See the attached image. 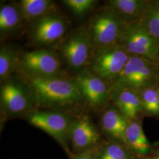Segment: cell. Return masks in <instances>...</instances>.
<instances>
[{"mask_svg":"<svg viewBox=\"0 0 159 159\" xmlns=\"http://www.w3.org/2000/svg\"><path fill=\"white\" fill-rule=\"evenodd\" d=\"M93 54L91 71L109 80L117 79L131 56L120 44L96 48Z\"/></svg>","mask_w":159,"mask_h":159,"instance_id":"obj_4","label":"cell"},{"mask_svg":"<svg viewBox=\"0 0 159 159\" xmlns=\"http://www.w3.org/2000/svg\"><path fill=\"white\" fill-rule=\"evenodd\" d=\"M23 18L18 4H4L0 8L1 36L11 34L20 26Z\"/></svg>","mask_w":159,"mask_h":159,"instance_id":"obj_18","label":"cell"},{"mask_svg":"<svg viewBox=\"0 0 159 159\" xmlns=\"http://www.w3.org/2000/svg\"><path fill=\"white\" fill-rule=\"evenodd\" d=\"M137 91L132 89H125L116 92L117 109L129 121L134 120L142 110L141 96Z\"/></svg>","mask_w":159,"mask_h":159,"instance_id":"obj_14","label":"cell"},{"mask_svg":"<svg viewBox=\"0 0 159 159\" xmlns=\"http://www.w3.org/2000/svg\"><path fill=\"white\" fill-rule=\"evenodd\" d=\"M119 44L130 56L144 57L159 63V47L138 20L127 23Z\"/></svg>","mask_w":159,"mask_h":159,"instance_id":"obj_3","label":"cell"},{"mask_svg":"<svg viewBox=\"0 0 159 159\" xmlns=\"http://www.w3.org/2000/svg\"><path fill=\"white\" fill-rule=\"evenodd\" d=\"M74 81L83 97L91 105L100 106L106 101L110 90L103 80L90 70L83 69Z\"/></svg>","mask_w":159,"mask_h":159,"instance_id":"obj_10","label":"cell"},{"mask_svg":"<svg viewBox=\"0 0 159 159\" xmlns=\"http://www.w3.org/2000/svg\"><path fill=\"white\" fill-rule=\"evenodd\" d=\"M94 148H93L81 152L72 159H97V152L95 151Z\"/></svg>","mask_w":159,"mask_h":159,"instance_id":"obj_24","label":"cell"},{"mask_svg":"<svg viewBox=\"0 0 159 159\" xmlns=\"http://www.w3.org/2000/svg\"><path fill=\"white\" fill-rule=\"evenodd\" d=\"M97 159H130L129 151L119 142L107 144L97 152Z\"/></svg>","mask_w":159,"mask_h":159,"instance_id":"obj_22","label":"cell"},{"mask_svg":"<svg viewBox=\"0 0 159 159\" xmlns=\"http://www.w3.org/2000/svg\"><path fill=\"white\" fill-rule=\"evenodd\" d=\"M158 78H159V76H158Z\"/></svg>","mask_w":159,"mask_h":159,"instance_id":"obj_27","label":"cell"},{"mask_svg":"<svg viewBox=\"0 0 159 159\" xmlns=\"http://www.w3.org/2000/svg\"><path fill=\"white\" fill-rule=\"evenodd\" d=\"M93 47L88 30H81L64 41L61 47V53L68 67L80 72L90 62Z\"/></svg>","mask_w":159,"mask_h":159,"instance_id":"obj_7","label":"cell"},{"mask_svg":"<svg viewBox=\"0 0 159 159\" xmlns=\"http://www.w3.org/2000/svg\"><path fill=\"white\" fill-rule=\"evenodd\" d=\"M21 54L11 46H4L0 50V80L2 83L9 79L11 74L18 68Z\"/></svg>","mask_w":159,"mask_h":159,"instance_id":"obj_20","label":"cell"},{"mask_svg":"<svg viewBox=\"0 0 159 159\" xmlns=\"http://www.w3.org/2000/svg\"><path fill=\"white\" fill-rule=\"evenodd\" d=\"M68 24L63 16L53 13L34 21L30 37L34 44L47 46L61 39L67 32Z\"/></svg>","mask_w":159,"mask_h":159,"instance_id":"obj_9","label":"cell"},{"mask_svg":"<svg viewBox=\"0 0 159 159\" xmlns=\"http://www.w3.org/2000/svg\"><path fill=\"white\" fill-rule=\"evenodd\" d=\"M18 69L23 75L35 77H59L61 64L53 51L39 49L21 54Z\"/></svg>","mask_w":159,"mask_h":159,"instance_id":"obj_5","label":"cell"},{"mask_svg":"<svg viewBox=\"0 0 159 159\" xmlns=\"http://www.w3.org/2000/svg\"><path fill=\"white\" fill-rule=\"evenodd\" d=\"M138 21L159 47V1H148Z\"/></svg>","mask_w":159,"mask_h":159,"instance_id":"obj_19","label":"cell"},{"mask_svg":"<svg viewBox=\"0 0 159 159\" xmlns=\"http://www.w3.org/2000/svg\"><path fill=\"white\" fill-rule=\"evenodd\" d=\"M23 20L31 22L54 13L56 4L51 0H22L18 4Z\"/></svg>","mask_w":159,"mask_h":159,"instance_id":"obj_15","label":"cell"},{"mask_svg":"<svg viewBox=\"0 0 159 159\" xmlns=\"http://www.w3.org/2000/svg\"><path fill=\"white\" fill-rule=\"evenodd\" d=\"M29 123L48 134L59 143L71 156L67 144L72 122L66 114L54 111H37L28 116Z\"/></svg>","mask_w":159,"mask_h":159,"instance_id":"obj_6","label":"cell"},{"mask_svg":"<svg viewBox=\"0 0 159 159\" xmlns=\"http://www.w3.org/2000/svg\"><path fill=\"white\" fill-rule=\"evenodd\" d=\"M125 144L139 154L150 152V144L139 122L129 121L125 132Z\"/></svg>","mask_w":159,"mask_h":159,"instance_id":"obj_17","label":"cell"},{"mask_svg":"<svg viewBox=\"0 0 159 159\" xmlns=\"http://www.w3.org/2000/svg\"><path fill=\"white\" fill-rule=\"evenodd\" d=\"M142 110L146 113L156 116L159 115V99L157 89L148 87L142 89L140 95Z\"/></svg>","mask_w":159,"mask_h":159,"instance_id":"obj_21","label":"cell"},{"mask_svg":"<svg viewBox=\"0 0 159 159\" xmlns=\"http://www.w3.org/2000/svg\"><path fill=\"white\" fill-rule=\"evenodd\" d=\"M1 106L10 116L18 115L28 111L33 102L29 89L24 83L8 79L1 83Z\"/></svg>","mask_w":159,"mask_h":159,"instance_id":"obj_8","label":"cell"},{"mask_svg":"<svg viewBox=\"0 0 159 159\" xmlns=\"http://www.w3.org/2000/svg\"><path fill=\"white\" fill-rule=\"evenodd\" d=\"M61 2L77 16H84L97 2L94 0H64Z\"/></svg>","mask_w":159,"mask_h":159,"instance_id":"obj_23","label":"cell"},{"mask_svg":"<svg viewBox=\"0 0 159 159\" xmlns=\"http://www.w3.org/2000/svg\"><path fill=\"white\" fill-rule=\"evenodd\" d=\"M33 102L41 107H56L79 102L84 97L74 80L59 77L23 75Z\"/></svg>","mask_w":159,"mask_h":159,"instance_id":"obj_1","label":"cell"},{"mask_svg":"<svg viewBox=\"0 0 159 159\" xmlns=\"http://www.w3.org/2000/svg\"><path fill=\"white\" fill-rule=\"evenodd\" d=\"M157 91H158V95H159V88L157 89Z\"/></svg>","mask_w":159,"mask_h":159,"instance_id":"obj_26","label":"cell"},{"mask_svg":"<svg viewBox=\"0 0 159 159\" xmlns=\"http://www.w3.org/2000/svg\"><path fill=\"white\" fill-rule=\"evenodd\" d=\"M148 1L144 0H111L109 7L113 8L127 23L137 20L141 17Z\"/></svg>","mask_w":159,"mask_h":159,"instance_id":"obj_16","label":"cell"},{"mask_svg":"<svg viewBox=\"0 0 159 159\" xmlns=\"http://www.w3.org/2000/svg\"><path fill=\"white\" fill-rule=\"evenodd\" d=\"M144 57L131 56L125 67L116 80L112 90L117 92L125 89H135L143 68L148 61Z\"/></svg>","mask_w":159,"mask_h":159,"instance_id":"obj_12","label":"cell"},{"mask_svg":"<svg viewBox=\"0 0 159 159\" xmlns=\"http://www.w3.org/2000/svg\"><path fill=\"white\" fill-rule=\"evenodd\" d=\"M146 159H159V150L154 155L148 157Z\"/></svg>","mask_w":159,"mask_h":159,"instance_id":"obj_25","label":"cell"},{"mask_svg":"<svg viewBox=\"0 0 159 159\" xmlns=\"http://www.w3.org/2000/svg\"><path fill=\"white\" fill-rule=\"evenodd\" d=\"M129 121L120 112L118 109L110 108L102 115V127L108 135L117 142L125 144V132Z\"/></svg>","mask_w":159,"mask_h":159,"instance_id":"obj_13","label":"cell"},{"mask_svg":"<svg viewBox=\"0 0 159 159\" xmlns=\"http://www.w3.org/2000/svg\"><path fill=\"white\" fill-rule=\"evenodd\" d=\"M69 140L74 149L81 153L95 148L100 136L90 119L87 116H83L72 122Z\"/></svg>","mask_w":159,"mask_h":159,"instance_id":"obj_11","label":"cell"},{"mask_svg":"<svg viewBox=\"0 0 159 159\" xmlns=\"http://www.w3.org/2000/svg\"><path fill=\"white\" fill-rule=\"evenodd\" d=\"M127 21L108 6L93 18L88 30L96 48L119 44Z\"/></svg>","mask_w":159,"mask_h":159,"instance_id":"obj_2","label":"cell"}]
</instances>
